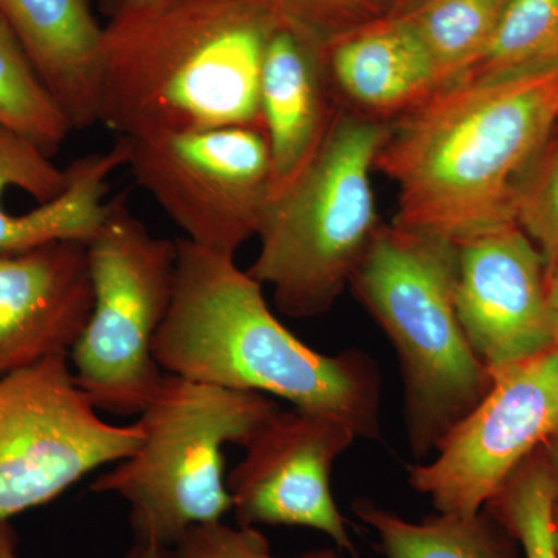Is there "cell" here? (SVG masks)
I'll return each mask as SVG.
<instances>
[{"label":"cell","instance_id":"cell-19","mask_svg":"<svg viewBox=\"0 0 558 558\" xmlns=\"http://www.w3.org/2000/svg\"><path fill=\"white\" fill-rule=\"evenodd\" d=\"M352 510L376 532L381 558H508L484 510L475 515L438 512L421 523L369 499L359 498Z\"/></svg>","mask_w":558,"mask_h":558},{"label":"cell","instance_id":"cell-9","mask_svg":"<svg viewBox=\"0 0 558 558\" xmlns=\"http://www.w3.org/2000/svg\"><path fill=\"white\" fill-rule=\"evenodd\" d=\"M137 186L199 247L236 256L258 234L269 204L270 153L263 126L124 137Z\"/></svg>","mask_w":558,"mask_h":558},{"label":"cell","instance_id":"cell-11","mask_svg":"<svg viewBox=\"0 0 558 558\" xmlns=\"http://www.w3.org/2000/svg\"><path fill=\"white\" fill-rule=\"evenodd\" d=\"M355 439L340 418L295 407L275 411L244 444V459L227 476L236 523L314 529L359 558L330 490L333 464Z\"/></svg>","mask_w":558,"mask_h":558},{"label":"cell","instance_id":"cell-28","mask_svg":"<svg viewBox=\"0 0 558 558\" xmlns=\"http://www.w3.org/2000/svg\"><path fill=\"white\" fill-rule=\"evenodd\" d=\"M101 9L109 17L116 16V14L123 13V11H130L135 9H142V7L149 5V3L157 2V0H98Z\"/></svg>","mask_w":558,"mask_h":558},{"label":"cell","instance_id":"cell-27","mask_svg":"<svg viewBox=\"0 0 558 558\" xmlns=\"http://www.w3.org/2000/svg\"><path fill=\"white\" fill-rule=\"evenodd\" d=\"M545 449L548 451L550 464H553L554 476H556V501H554V534L558 549V429L545 442Z\"/></svg>","mask_w":558,"mask_h":558},{"label":"cell","instance_id":"cell-18","mask_svg":"<svg viewBox=\"0 0 558 558\" xmlns=\"http://www.w3.org/2000/svg\"><path fill=\"white\" fill-rule=\"evenodd\" d=\"M508 0H413L396 11L421 40L440 89L478 64Z\"/></svg>","mask_w":558,"mask_h":558},{"label":"cell","instance_id":"cell-20","mask_svg":"<svg viewBox=\"0 0 558 558\" xmlns=\"http://www.w3.org/2000/svg\"><path fill=\"white\" fill-rule=\"evenodd\" d=\"M0 126L31 140L53 156L72 124L0 13Z\"/></svg>","mask_w":558,"mask_h":558},{"label":"cell","instance_id":"cell-7","mask_svg":"<svg viewBox=\"0 0 558 558\" xmlns=\"http://www.w3.org/2000/svg\"><path fill=\"white\" fill-rule=\"evenodd\" d=\"M87 258L94 307L69 352L70 368L95 409L140 414L165 377L153 348L170 310L178 244L154 236L120 193L108 202Z\"/></svg>","mask_w":558,"mask_h":558},{"label":"cell","instance_id":"cell-13","mask_svg":"<svg viewBox=\"0 0 558 558\" xmlns=\"http://www.w3.org/2000/svg\"><path fill=\"white\" fill-rule=\"evenodd\" d=\"M128 163V142L60 170L31 140L0 126V253L53 242L89 244L108 213L109 180Z\"/></svg>","mask_w":558,"mask_h":558},{"label":"cell","instance_id":"cell-10","mask_svg":"<svg viewBox=\"0 0 558 558\" xmlns=\"http://www.w3.org/2000/svg\"><path fill=\"white\" fill-rule=\"evenodd\" d=\"M494 381L410 483L439 513L475 515L558 429V347L492 373Z\"/></svg>","mask_w":558,"mask_h":558},{"label":"cell","instance_id":"cell-14","mask_svg":"<svg viewBox=\"0 0 558 558\" xmlns=\"http://www.w3.org/2000/svg\"><path fill=\"white\" fill-rule=\"evenodd\" d=\"M94 307L87 244L0 253V377L69 355Z\"/></svg>","mask_w":558,"mask_h":558},{"label":"cell","instance_id":"cell-12","mask_svg":"<svg viewBox=\"0 0 558 558\" xmlns=\"http://www.w3.org/2000/svg\"><path fill=\"white\" fill-rule=\"evenodd\" d=\"M548 269L517 223L458 244L459 322L490 373L558 347Z\"/></svg>","mask_w":558,"mask_h":558},{"label":"cell","instance_id":"cell-4","mask_svg":"<svg viewBox=\"0 0 558 558\" xmlns=\"http://www.w3.org/2000/svg\"><path fill=\"white\" fill-rule=\"evenodd\" d=\"M458 244L384 226L351 284L387 333L402 371L411 450H438L492 387L457 311Z\"/></svg>","mask_w":558,"mask_h":558},{"label":"cell","instance_id":"cell-6","mask_svg":"<svg viewBox=\"0 0 558 558\" xmlns=\"http://www.w3.org/2000/svg\"><path fill=\"white\" fill-rule=\"evenodd\" d=\"M277 402L165 373L138 414L137 450L92 483L95 494L130 505L132 550L172 549L189 529L231 512L227 444H244L277 411Z\"/></svg>","mask_w":558,"mask_h":558},{"label":"cell","instance_id":"cell-17","mask_svg":"<svg viewBox=\"0 0 558 558\" xmlns=\"http://www.w3.org/2000/svg\"><path fill=\"white\" fill-rule=\"evenodd\" d=\"M3 14L73 131L98 124L102 25L86 0H0Z\"/></svg>","mask_w":558,"mask_h":558},{"label":"cell","instance_id":"cell-21","mask_svg":"<svg viewBox=\"0 0 558 558\" xmlns=\"http://www.w3.org/2000/svg\"><path fill=\"white\" fill-rule=\"evenodd\" d=\"M556 476L545 444L521 462L486 509L519 539L526 558H558L554 534Z\"/></svg>","mask_w":558,"mask_h":558},{"label":"cell","instance_id":"cell-2","mask_svg":"<svg viewBox=\"0 0 558 558\" xmlns=\"http://www.w3.org/2000/svg\"><path fill=\"white\" fill-rule=\"evenodd\" d=\"M178 244L174 289L154 340L168 374L289 400L340 418L357 438L379 439L380 376L357 349L326 355L303 343L270 311L263 284L236 256Z\"/></svg>","mask_w":558,"mask_h":558},{"label":"cell","instance_id":"cell-29","mask_svg":"<svg viewBox=\"0 0 558 558\" xmlns=\"http://www.w3.org/2000/svg\"><path fill=\"white\" fill-rule=\"evenodd\" d=\"M549 299L558 315V263L550 264L548 269Z\"/></svg>","mask_w":558,"mask_h":558},{"label":"cell","instance_id":"cell-31","mask_svg":"<svg viewBox=\"0 0 558 558\" xmlns=\"http://www.w3.org/2000/svg\"><path fill=\"white\" fill-rule=\"evenodd\" d=\"M329 558H341L339 554L336 553V550H332V554H330Z\"/></svg>","mask_w":558,"mask_h":558},{"label":"cell","instance_id":"cell-8","mask_svg":"<svg viewBox=\"0 0 558 558\" xmlns=\"http://www.w3.org/2000/svg\"><path fill=\"white\" fill-rule=\"evenodd\" d=\"M97 411L76 384L69 355L0 377V523L138 449V422L112 425Z\"/></svg>","mask_w":558,"mask_h":558},{"label":"cell","instance_id":"cell-5","mask_svg":"<svg viewBox=\"0 0 558 558\" xmlns=\"http://www.w3.org/2000/svg\"><path fill=\"white\" fill-rule=\"evenodd\" d=\"M391 123L341 106L310 163L271 197L247 270L290 318L332 310L381 223L373 172Z\"/></svg>","mask_w":558,"mask_h":558},{"label":"cell","instance_id":"cell-26","mask_svg":"<svg viewBox=\"0 0 558 558\" xmlns=\"http://www.w3.org/2000/svg\"><path fill=\"white\" fill-rule=\"evenodd\" d=\"M0 558H20L9 523H0ZM130 558H175L172 549L131 550Z\"/></svg>","mask_w":558,"mask_h":558},{"label":"cell","instance_id":"cell-24","mask_svg":"<svg viewBox=\"0 0 558 558\" xmlns=\"http://www.w3.org/2000/svg\"><path fill=\"white\" fill-rule=\"evenodd\" d=\"M515 222L549 266L558 263V128L521 182Z\"/></svg>","mask_w":558,"mask_h":558},{"label":"cell","instance_id":"cell-23","mask_svg":"<svg viewBox=\"0 0 558 558\" xmlns=\"http://www.w3.org/2000/svg\"><path fill=\"white\" fill-rule=\"evenodd\" d=\"M278 27L328 47L332 40L384 16L379 0H245Z\"/></svg>","mask_w":558,"mask_h":558},{"label":"cell","instance_id":"cell-22","mask_svg":"<svg viewBox=\"0 0 558 558\" xmlns=\"http://www.w3.org/2000/svg\"><path fill=\"white\" fill-rule=\"evenodd\" d=\"M558 68V0H508L486 53L464 78Z\"/></svg>","mask_w":558,"mask_h":558},{"label":"cell","instance_id":"cell-3","mask_svg":"<svg viewBox=\"0 0 558 558\" xmlns=\"http://www.w3.org/2000/svg\"><path fill=\"white\" fill-rule=\"evenodd\" d=\"M278 25L245 0H157L102 25L98 124L120 137L263 126Z\"/></svg>","mask_w":558,"mask_h":558},{"label":"cell","instance_id":"cell-15","mask_svg":"<svg viewBox=\"0 0 558 558\" xmlns=\"http://www.w3.org/2000/svg\"><path fill=\"white\" fill-rule=\"evenodd\" d=\"M259 106L269 143L270 201L310 163L339 108L326 47L290 28H275L260 69Z\"/></svg>","mask_w":558,"mask_h":558},{"label":"cell","instance_id":"cell-1","mask_svg":"<svg viewBox=\"0 0 558 558\" xmlns=\"http://www.w3.org/2000/svg\"><path fill=\"white\" fill-rule=\"evenodd\" d=\"M558 128V68L470 76L391 121L376 161L392 226L461 244L515 222L524 175Z\"/></svg>","mask_w":558,"mask_h":558},{"label":"cell","instance_id":"cell-30","mask_svg":"<svg viewBox=\"0 0 558 558\" xmlns=\"http://www.w3.org/2000/svg\"><path fill=\"white\" fill-rule=\"evenodd\" d=\"M398 2L400 3V5H409L410 2H413V0H398Z\"/></svg>","mask_w":558,"mask_h":558},{"label":"cell","instance_id":"cell-25","mask_svg":"<svg viewBox=\"0 0 558 558\" xmlns=\"http://www.w3.org/2000/svg\"><path fill=\"white\" fill-rule=\"evenodd\" d=\"M172 550L175 558H329L332 554V549H317L295 557H278L258 527L229 526L223 521L189 529Z\"/></svg>","mask_w":558,"mask_h":558},{"label":"cell","instance_id":"cell-16","mask_svg":"<svg viewBox=\"0 0 558 558\" xmlns=\"http://www.w3.org/2000/svg\"><path fill=\"white\" fill-rule=\"evenodd\" d=\"M326 69L341 106L389 123L440 89L427 50L398 13L332 40Z\"/></svg>","mask_w":558,"mask_h":558}]
</instances>
